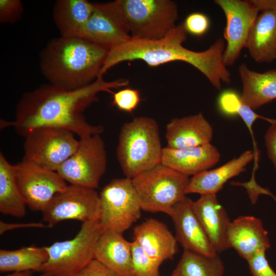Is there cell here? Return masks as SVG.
<instances>
[{"instance_id": "obj_1", "label": "cell", "mask_w": 276, "mask_h": 276, "mask_svg": "<svg viewBox=\"0 0 276 276\" xmlns=\"http://www.w3.org/2000/svg\"><path fill=\"white\" fill-rule=\"evenodd\" d=\"M128 84V79L105 81L103 77L74 90H66L48 83L43 84L22 95L16 105L15 119L10 124L18 135L24 137L32 130L41 127L64 129L80 139L101 134L104 127L88 123L83 111L98 101L97 95L100 92L112 94L111 89Z\"/></svg>"}, {"instance_id": "obj_2", "label": "cell", "mask_w": 276, "mask_h": 276, "mask_svg": "<svg viewBox=\"0 0 276 276\" xmlns=\"http://www.w3.org/2000/svg\"><path fill=\"white\" fill-rule=\"evenodd\" d=\"M187 34L182 23L160 39L145 40L131 38L109 50L98 78L123 61L141 60L150 66H157L181 61L196 68L217 90L221 89L222 82L229 84L231 75L223 62L224 40L218 38L207 50L196 52L182 45L187 39Z\"/></svg>"}, {"instance_id": "obj_3", "label": "cell", "mask_w": 276, "mask_h": 276, "mask_svg": "<svg viewBox=\"0 0 276 276\" xmlns=\"http://www.w3.org/2000/svg\"><path fill=\"white\" fill-rule=\"evenodd\" d=\"M109 50L78 36L51 39L40 52V71L48 83L74 90L99 76Z\"/></svg>"}, {"instance_id": "obj_4", "label": "cell", "mask_w": 276, "mask_h": 276, "mask_svg": "<svg viewBox=\"0 0 276 276\" xmlns=\"http://www.w3.org/2000/svg\"><path fill=\"white\" fill-rule=\"evenodd\" d=\"M162 151L158 125L154 119L136 117L122 125L116 155L125 177L132 179L160 164Z\"/></svg>"}, {"instance_id": "obj_5", "label": "cell", "mask_w": 276, "mask_h": 276, "mask_svg": "<svg viewBox=\"0 0 276 276\" xmlns=\"http://www.w3.org/2000/svg\"><path fill=\"white\" fill-rule=\"evenodd\" d=\"M103 231L100 220L82 223L73 239L46 247L49 258L37 272L45 276H77L95 259L96 247Z\"/></svg>"}, {"instance_id": "obj_6", "label": "cell", "mask_w": 276, "mask_h": 276, "mask_svg": "<svg viewBox=\"0 0 276 276\" xmlns=\"http://www.w3.org/2000/svg\"><path fill=\"white\" fill-rule=\"evenodd\" d=\"M131 180L142 210L169 215L173 206L186 196L190 179L160 163Z\"/></svg>"}, {"instance_id": "obj_7", "label": "cell", "mask_w": 276, "mask_h": 276, "mask_svg": "<svg viewBox=\"0 0 276 276\" xmlns=\"http://www.w3.org/2000/svg\"><path fill=\"white\" fill-rule=\"evenodd\" d=\"M132 38L154 40L176 25L177 3L171 0H119Z\"/></svg>"}, {"instance_id": "obj_8", "label": "cell", "mask_w": 276, "mask_h": 276, "mask_svg": "<svg viewBox=\"0 0 276 276\" xmlns=\"http://www.w3.org/2000/svg\"><path fill=\"white\" fill-rule=\"evenodd\" d=\"M99 196L100 222L104 229L123 234L140 218L141 202L131 179H112L103 187Z\"/></svg>"}, {"instance_id": "obj_9", "label": "cell", "mask_w": 276, "mask_h": 276, "mask_svg": "<svg viewBox=\"0 0 276 276\" xmlns=\"http://www.w3.org/2000/svg\"><path fill=\"white\" fill-rule=\"evenodd\" d=\"M22 160L57 171L79 144L74 133L62 128L41 127L25 137Z\"/></svg>"}, {"instance_id": "obj_10", "label": "cell", "mask_w": 276, "mask_h": 276, "mask_svg": "<svg viewBox=\"0 0 276 276\" xmlns=\"http://www.w3.org/2000/svg\"><path fill=\"white\" fill-rule=\"evenodd\" d=\"M107 154L100 134L80 139L76 151L56 172L72 185L96 189L106 171Z\"/></svg>"}, {"instance_id": "obj_11", "label": "cell", "mask_w": 276, "mask_h": 276, "mask_svg": "<svg viewBox=\"0 0 276 276\" xmlns=\"http://www.w3.org/2000/svg\"><path fill=\"white\" fill-rule=\"evenodd\" d=\"M41 212L42 220L51 227L67 220H100V196L95 189L71 185L57 193Z\"/></svg>"}, {"instance_id": "obj_12", "label": "cell", "mask_w": 276, "mask_h": 276, "mask_svg": "<svg viewBox=\"0 0 276 276\" xmlns=\"http://www.w3.org/2000/svg\"><path fill=\"white\" fill-rule=\"evenodd\" d=\"M77 36L109 50L132 37L119 1L95 4L90 16Z\"/></svg>"}, {"instance_id": "obj_13", "label": "cell", "mask_w": 276, "mask_h": 276, "mask_svg": "<svg viewBox=\"0 0 276 276\" xmlns=\"http://www.w3.org/2000/svg\"><path fill=\"white\" fill-rule=\"evenodd\" d=\"M14 168L19 190L32 211H43L53 197L67 186L57 172L36 164L22 160Z\"/></svg>"}, {"instance_id": "obj_14", "label": "cell", "mask_w": 276, "mask_h": 276, "mask_svg": "<svg viewBox=\"0 0 276 276\" xmlns=\"http://www.w3.org/2000/svg\"><path fill=\"white\" fill-rule=\"evenodd\" d=\"M226 17L224 38L226 44L223 55L227 67L234 64L240 56L250 29L259 11L250 1L215 0Z\"/></svg>"}, {"instance_id": "obj_15", "label": "cell", "mask_w": 276, "mask_h": 276, "mask_svg": "<svg viewBox=\"0 0 276 276\" xmlns=\"http://www.w3.org/2000/svg\"><path fill=\"white\" fill-rule=\"evenodd\" d=\"M193 201L186 196L172 209L176 238L184 249L205 255L217 253L213 249L192 206Z\"/></svg>"}, {"instance_id": "obj_16", "label": "cell", "mask_w": 276, "mask_h": 276, "mask_svg": "<svg viewBox=\"0 0 276 276\" xmlns=\"http://www.w3.org/2000/svg\"><path fill=\"white\" fill-rule=\"evenodd\" d=\"M227 240L229 247L234 248L246 261L271 247L262 221L251 216H241L231 222Z\"/></svg>"}, {"instance_id": "obj_17", "label": "cell", "mask_w": 276, "mask_h": 276, "mask_svg": "<svg viewBox=\"0 0 276 276\" xmlns=\"http://www.w3.org/2000/svg\"><path fill=\"white\" fill-rule=\"evenodd\" d=\"M192 206L214 250L218 254L229 248L227 232L231 221L216 194L201 195Z\"/></svg>"}, {"instance_id": "obj_18", "label": "cell", "mask_w": 276, "mask_h": 276, "mask_svg": "<svg viewBox=\"0 0 276 276\" xmlns=\"http://www.w3.org/2000/svg\"><path fill=\"white\" fill-rule=\"evenodd\" d=\"M213 129L201 112L194 115L175 118L166 127L167 147L188 149L211 143Z\"/></svg>"}, {"instance_id": "obj_19", "label": "cell", "mask_w": 276, "mask_h": 276, "mask_svg": "<svg viewBox=\"0 0 276 276\" xmlns=\"http://www.w3.org/2000/svg\"><path fill=\"white\" fill-rule=\"evenodd\" d=\"M133 234L145 253L161 263L172 259L178 251L176 237L157 219L150 218L135 226Z\"/></svg>"}, {"instance_id": "obj_20", "label": "cell", "mask_w": 276, "mask_h": 276, "mask_svg": "<svg viewBox=\"0 0 276 276\" xmlns=\"http://www.w3.org/2000/svg\"><path fill=\"white\" fill-rule=\"evenodd\" d=\"M220 158L217 148L211 144L188 149L163 148L161 164L187 176L208 170Z\"/></svg>"}, {"instance_id": "obj_21", "label": "cell", "mask_w": 276, "mask_h": 276, "mask_svg": "<svg viewBox=\"0 0 276 276\" xmlns=\"http://www.w3.org/2000/svg\"><path fill=\"white\" fill-rule=\"evenodd\" d=\"M95 259L117 276H134L131 242L122 234L104 229L96 247Z\"/></svg>"}, {"instance_id": "obj_22", "label": "cell", "mask_w": 276, "mask_h": 276, "mask_svg": "<svg viewBox=\"0 0 276 276\" xmlns=\"http://www.w3.org/2000/svg\"><path fill=\"white\" fill-rule=\"evenodd\" d=\"M253 151L246 150L222 166L206 170L192 176L186 189V194H216L231 178L245 171L248 164L254 160Z\"/></svg>"}, {"instance_id": "obj_23", "label": "cell", "mask_w": 276, "mask_h": 276, "mask_svg": "<svg viewBox=\"0 0 276 276\" xmlns=\"http://www.w3.org/2000/svg\"><path fill=\"white\" fill-rule=\"evenodd\" d=\"M245 48L257 62L270 63L276 60V10L259 14Z\"/></svg>"}, {"instance_id": "obj_24", "label": "cell", "mask_w": 276, "mask_h": 276, "mask_svg": "<svg viewBox=\"0 0 276 276\" xmlns=\"http://www.w3.org/2000/svg\"><path fill=\"white\" fill-rule=\"evenodd\" d=\"M238 72L242 84L241 101L254 110L276 99V69L259 73L245 63Z\"/></svg>"}, {"instance_id": "obj_25", "label": "cell", "mask_w": 276, "mask_h": 276, "mask_svg": "<svg viewBox=\"0 0 276 276\" xmlns=\"http://www.w3.org/2000/svg\"><path fill=\"white\" fill-rule=\"evenodd\" d=\"M94 7V3L86 0L56 1L53 7V18L60 36H77Z\"/></svg>"}, {"instance_id": "obj_26", "label": "cell", "mask_w": 276, "mask_h": 276, "mask_svg": "<svg viewBox=\"0 0 276 276\" xmlns=\"http://www.w3.org/2000/svg\"><path fill=\"white\" fill-rule=\"evenodd\" d=\"M27 204L18 188L14 165L0 153V212L21 218L26 214Z\"/></svg>"}, {"instance_id": "obj_27", "label": "cell", "mask_w": 276, "mask_h": 276, "mask_svg": "<svg viewBox=\"0 0 276 276\" xmlns=\"http://www.w3.org/2000/svg\"><path fill=\"white\" fill-rule=\"evenodd\" d=\"M48 258L46 247L31 245L14 250L1 249L0 271H37Z\"/></svg>"}, {"instance_id": "obj_28", "label": "cell", "mask_w": 276, "mask_h": 276, "mask_svg": "<svg viewBox=\"0 0 276 276\" xmlns=\"http://www.w3.org/2000/svg\"><path fill=\"white\" fill-rule=\"evenodd\" d=\"M224 266L217 253L205 255L184 249L173 276H223Z\"/></svg>"}, {"instance_id": "obj_29", "label": "cell", "mask_w": 276, "mask_h": 276, "mask_svg": "<svg viewBox=\"0 0 276 276\" xmlns=\"http://www.w3.org/2000/svg\"><path fill=\"white\" fill-rule=\"evenodd\" d=\"M131 252L134 276H160L162 263L147 255L135 240L131 242Z\"/></svg>"}, {"instance_id": "obj_30", "label": "cell", "mask_w": 276, "mask_h": 276, "mask_svg": "<svg viewBox=\"0 0 276 276\" xmlns=\"http://www.w3.org/2000/svg\"><path fill=\"white\" fill-rule=\"evenodd\" d=\"M112 95V105L130 113L136 108L141 101L139 91L130 87L113 93Z\"/></svg>"}, {"instance_id": "obj_31", "label": "cell", "mask_w": 276, "mask_h": 276, "mask_svg": "<svg viewBox=\"0 0 276 276\" xmlns=\"http://www.w3.org/2000/svg\"><path fill=\"white\" fill-rule=\"evenodd\" d=\"M24 6L20 0H0V23L12 24L22 17Z\"/></svg>"}, {"instance_id": "obj_32", "label": "cell", "mask_w": 276, "mask_h": 276, "mask_svg": "<svg viewBox=\"0 0 276 276\" xmlns=\"http://www.w3.org/2000/svg\"><path fill=\"white\" fill-rule=\"evenodd\" d=\"M183 24L187 32L196 36L204 34L210 26L208 17L201 13L195 12L187 16Z\"/></svg>"}, {"instance_id": "obj_33", "label": "cell", "mask_w": 276, "mask_h": 276, "mask_svg": "<svg viewBox=\"0 0 276 276\" xmlns=\"http://www.w3.org/2000/svg\"><path fill=\"white\" fill-rule=\"evenodd\" d=\"M265 252V250L260 251L247 261L253 276H276L268 264Z\"/></svg>"}, {"instance_id": "obj_34", "label": "cell", "mask_w": 276, "mask_h": 276, "mask_svg": "<svg viewBox=\"0 0 276 276\" xmlns=\"http://www.w3.org/2000/svg\"><path fill=\"white\" fill-rule=\"evenodd\" d=\"M232 186H242L247 191L250 200L252 204H255L258 200L259 195H267L272 197L276 201V197L267 188H264L259 186L255 178H251L249 181L244 182H231Z\"/></svg>"}, {"instance_id": "obj_35", "label": "cell", "mask_w": 276, "mask_h": 276, "mask_svg": "<svg viewBox=\"0 0 276 276\" xmlns=\"http://www.w3.org/2000/svg\"><path fill=\"white\" fill-rule=\"evenodd\" d=\"M77 276H117L96 259L93 260Z\"/></svg>"}, {"instance_id": "obj_36", "label": "cell", "mask_w": 276, "mask_h": 276, "mask_svg": "<svg viewBox=\"0 0 276 276\" xmlns=\"http://www.w3.org/2000/svg\"><path fill=\"white\" fill-rule=\"evenodd\" d=\"M264 140L269 158L276 170V124H271L268 127Z\"/></svg>"}, {"instance_id": "obj_37", "label": "cell", "mask_w": 276, "mask_h": 276, "mask_svg": "<svg viewBox=\"0 0 276 276\" xmlns=\"http://www.w3.org/2000/svg\"><path fill=\"white\" fill-rule=\"evenodd\" d=\"M48 228L51 227L48 224H44L40 222H31L26 223H10L0 221V234L3 235L6 232L19 228Z\"/></svg>"}, {"instance_id": "obj_38", "label": "cell", "mask_w": 276, "mask_h": 276, "mask_svg": "<svg viewBox=\"0 0 276 276\" xmlns=\"http://www.w3.org/2000/svg\"><path fill=\"white\" fill-rule=\"evenodd\" d=\"M259 12L276 10V0H250Z\"/></svg>"}, {"instance_id": "obj_39", "label": "cell", "mask_w": 276, "mask_h": 276, "mask_svg": "<svg viewBox=\"0 0 276 276\" xmlns=\"http://www.w3.org/2000/svg\"><path fill=\"white\" fill-rule=\"evenodd\" d=\"M32 271H15L4 276H32Z\"/></svg>"}, {"instance_id": "obj_40", "label": "cell", "mask_w": 276, "mask_h": 276, "mask_svg": "<svg viewBox=\"0 0 276 276\" xmlns=\"http://www.w3.org/2000/svg\"><path fill=\"white\" fill-rule=\"evenodd\" d=\"M39 276H45V275L44 274H40L39 275Z\"/></svg>"}, {"instance_id": "obj_41", "label": "cell", "mask_w": 276, "mask_h": 276, "mask_svg": "<svg viewBox=\"0 0 276 276\" xmlns=\"http://www.w3.org/2000/svg\"><path fill=\"white\" fill-rule=\"evenodd\" d=\"M170 276H173V275H170Z\"/></svg>"}]
</instances>
